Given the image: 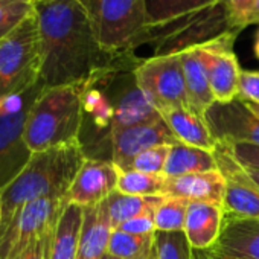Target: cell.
Here are the masks:
<instances>
[{"label": "cell", "instance_id": "cell-1", "mask_svg": "<svg viewBox=\"0 0 259 259\" xmlns=\"http://www.w3.org/2000/svg\"><path fill=\"white\" fill-rule=\"evenodd\" d=\"M35 13L43 87L87 85L108 70L139 60L136 54L105 51L78 0H38Z\"/></svg>", "mask_w": 259, "mask_h": 259}, {"label": "cell", "instance_id": "cell-2", "mask_svg": "<svg viewBox=\"0 0 259 259\" xmlns=\"http://www.w3.org/2000/svg\"><path fill=\"white\" fill-rule=\"evenodd\" d=\"M85 159L79 141L34 153L25 169L0 191V238L10 232L29 203L46 197L64 200Z\"/></svg>", "mask_w": 259, "mask_h": 259}, {"label": "cell", "instance_id": "cell-3", "mask_svg": "<svg viewBox=\"0 0 259 259\" xmlns=\"http://www.w3.org/2000/svg\"><path fill=\"white\" fill-rule=\"evenodd\" d=\"M84 111V85L43 87L26 117L28 148L41 153L78 142Z\"/></svg>", "mask_w": 259, "mask_h": 259}, {"label": "cell", "instance_id": "cell-4", "mask_svg": "<svg viewBox=\"0 0 259 259\" xmlns=\"http://www.w3.org/2000/svg\"><path fill=\"white\" fill-rule=\"evenodd\" d=\"M101 46L108 52H130L144 45L148 29L145 0H78Z\"/></svg>", "mask_w": 259, "mask_h": 259}, {"label": "cell", "instance_id": "cell-5", "mask_svg": "<svg viewBox=\"0 0 259 259\" xmlns=\"http://www.w3.org/2000/svg\"><path fill=\"white\" fill-rule=\"evenodd\" d=\"M41 52L37 13L0 41V102L40 82Z\"/></svg>", "mask_w": 259, "mask_h": 259}, {"label": "cell", "instance_id": "cell-6", "mask_svg": "<svg viewBox=\"0 0 259 259\" xmlns=\"http://www.w3.org/2000/svg\"><path fill=\"white\" fill-rule=\"evenodd\" d=\"M41 90L43 84L38 82L0 102V191L25 169L34 154L25 139V126L28 113Z\"/></svg>", "mask_w": 259, "mask_h": 259}, {"label": "cell", "instance_id": "cell-7", "mask_svg": "<svg viewBox=\"0 0 259 259\" xmlns=\"http://www.w3.org/2000/svg\"><path fill=\"white\" fill-rule=\"evenodd\" d=\"M138 87L159 110L189 108L180 54L153 55L135 69Z\"/></svg>", "mask_w": 259, "mask_h": 259}, {"label": "cell", "instance_id": "cell-8", "mask_svg": "<svg viewBox=\"0 0 259 259\" xmlns=\"http://www.w3.org/2000/svg\"><path fill=\"white\" fill-rule=\"evenodd\" d=\"M64 207V200L52 197L29 203L10 232L0 238V259H17L35 239L58 224Z\"/></svg>", "mask_w": 259, "mask_h": 259}, {"label": "cell", "instance_id": "cell-9", "mask_svg": "<svg viewBox=\"0 0 259 259\" xmlns=\"http://www.w3.org/2000/svg\"><path fill=\"white\" fill-rule=\"evenodd\" d=\"M236 37V32H227L195 48L206 69L215 102L227 104L238 98L241 69L233 52V43Z\"/></svg>", "mask_w": 259, "mask_h": 259}, {"label": "cell", "instance_id": "cell-10", "mask_svg": "<svg viewBox=\"0 0 259 259\" xmlns=\"http://www.w3.org/2000/svg\"><path fill=\"white\" fill-rule=\"evenodd\" d=\"M218 169L226 179L223 209L227 213L259 218V188L250 180L245 169L232 154L227 144L218 142L215 150Z\"/></svg>", "mask_w": 259, "mask_h": 259}, {"label": "cell", "instance_id": "cell-11", "mask_svg": "<svg viewBox=\"0 0 259 259\" xmlns=\"http://www.w3.org/2000/svg\"><path fill=\"white\" fill-rule=\"evenodd\" d=\"M110 142L113 165L117 169L125 171L138 154L154 147L172 145L177 139L163 117H159L141 125L113 130L110 132Z\"/></svg>", "mask_w": 259, "mask_h": 259}, {"label": "cell", "instance_id": "cell-12", "mask_svg": "<svg viewBox=\"0 0 259 259\" xmlns=\"http://www.w3.org/2000/svg\"><path fill=\"white\" fill-rule=\"evenodd\" d=\"M204 119L217 142L259 147V117L238 98L227 104L213 102Z\"/></svg>", "mask_w": 259, "mask_h": 259}, {"label": "cell", "instance_id": "cell-13", "mask_svg": "<svg viewBox=\"0 0 259 259\" xmlns=\"http://www.w3.org/2000/svg\"><path fill=\"white\" fill-rule=\"evenodd\" d=\"M119 169L113 162L85 159L78 171L64 201L81 207L98 206L117 189Z\"/></svg>", "mask_w": 259, "mask_h": 259}, {"label": "cell", "instance_id": "cell-14", "mask_svg": "<svg viewBox=\"0 0 259 259\" xmlns=\"http://www.w3.org/2000/svg\"><path fill=\"white\" fill-rule=\"evenodd\" d=\"M213 254L230 259H259V218L224 212Z\"/></svg>", "mask_w": 259, "mask_h": 259}, {"label": "cell", "instance_id": "cell-15", "mask_svg": "<svg viewBox=\"0 0 259 259\" xmlns=\"http://www.w3.org/2000/svg\"><path fill=\"white\" fill-rule=\"evenodd\" d=\"M159 117H162L159 110L138 87L135 79V69L123 70L120 73L119 96L113 107L110 132L151 122Z\"/></svg>", "mask_w": 259, "mask_h": 259}, {"label": "cell", "instance_id": "cell-16", "mask_svg": "<svg viewBox=\"0 0 259 259\" xmlns=\"http://www.w3.org/2000/svg\"><path fill=\"white\" fill-rule=\"evenodd\" d=\"M168 195L180 197L197 203H212L223 206L226 194V179L220 169L189 174L168 180Z\"/></svg>", "mask_w": 259, "mask_h": 259}, {"label": "cell", "instance_id": "cell-17", "mask_svg": "<svg viewBox=\"0 0 259 259\" xmlns=\"http://www.w3.org/2000/svg\"><path fill=\"white\" fill-rule=\"evenodd\" d=\"M224 218L223 206L191 201L188 206L185 235L195 250H209L215 245Z\"/></svg>", "mask_w": 259, "mask_h": 259}, {"label": "cell", "instance_id": "cell-18", "mask_svg": "<svg viewBox=\"0 0 259 259\" xmlns=\"http://www.w3.org/2000/svg\"><path fill=\"white\" fill-rule=\"evenodd\" d=\"M160 116L179 142L215 153L218 142L213 138L204 116L197 114L189 108L162 110Z\"/></svg>", "mask_w": 259, "mask_h": 259}, {"label": "cell", "instance_id": "cell-19", "mask_svg": "<svg viewBox=\"0 0 259 259\" xmlns=\"http://www.w3.org/2000/svg\"><path fill=\"white\" fill-rule=\"evenodd\" d=\"M111 224L105 203L84 207V220L76 250V259H104L107 254Z\"/></svg>", "mask_w": 259, "mask_h": 259}, {"label": "cell", "instance_id": "cell-20", "mask_svg": "<svg viewBox=\"0 0 259 259\" xmlns=\"http://www.w3.org/2000/svg\"><path fill=\"white\" fill-rule=\"evenodd\" d=\"M180 58H182V67H183V75H185L189 110H192L197 114L204 116V113L215 102L206 69L195 48L180 52Z\"/></svg>", "mask_w": 259, "mask_h": 259}, {"label": "cell", "instance_id": "cell-21", "mask_svg": "<svg viewBox=\"0 0 259 259\" xmlns=\"http://www.w3.org/2000/svg\"><path fill=\"white\" fill-rule=\"evenodd\" d=\"M213 169H218V163L213 153L177 141L169 147L163 176L171 180Z\"/></svg>", "mask_w": 259, "mask_h": 259}, {"label": "cell", "instance_id": "cell-22", "mask_svg": "<svg viewBox=\"0 0 259 259\" xmlns=\"http://www.w3.org/2000/svg\"><path fill=\"white\" fill-rule=\"evenodd\" d=\"M84 207L78 204H66L55 229L51 259H76Z\"/></svg>", "mask_w": 259, "mask_h": 259}, {"label": "cell", "instance_id": "cell-23", "mask_svg": "<svg viewBox=\"0 0 259 259\" xmlns=\"http://www.w3.org/2000/svg\"><path fill=\"white\" fill-rule=\"evenodd\" d=\"M223 0H145L148 28L162 26L198 14Z\"/></svg>", "mask_w": 259, "mask_h": 259}, {"label": "cell", "instance_id": "cell-24", "mask_svg": "<svg viewBox=\"0 0 259 259\" xmlns=\"http://www.w3.org/2000/svg\"><path fill=\"white\" fill-rule=\"evenodd\" d=\"M165 195H154V197H139L119 192L117 189L108 195L104 203L108 212L111 229H117L125 221L132 220L148 209L157 207L159 203L163 200Z\"/></svg>", "mask_w": 259, "mask_h": 259}, {"label": "cell", "instance_id": "cell-25", "mask_svg": "<svg viewBox=\"0 0 259 259\" xmlns=\"http://www.w3.org/2000/svg\"><path fill=\"white\" fill-rule=\"evenodd\" d=\"M168 188V179L163 174H148L139 171H120L117 180V191L130 195L154 197L165 195Z\"/></svg>", "mask_w": 259, "mask_h": 259}, {"label": "cell", "instance_id": "cell-26", "mask_svg": "<svg viewBox=\"0 0 259 259\" xmlns=\"http://www.w3.org/2000/svg\"><path fill=\"white\" fill-rule=\"evenodd\" d=\"M153 247L154 235L139 236L113 229L108 239L107 254L119 259H148Z\"/></svg>", "mask_w": 259, "mask_h": 259}, {"label": "cell", "instance_id": "cell-27", "mask_svg": "<svg viewBox=\"0 0 259 259\" xmlns=\"http://www.w3.org/2000/svg\"><path fill=\"white\" fill-rule=\"evenodd\" d=\"M189 201L165 194L154 210L156 232H183Z\"/></svg>", "mask_w": 259, "mask_h": 259}, {"label": "cell", "instance_id": "cell-28", "mask_svg": "<svg viewBox=\"0 0 259 259\" xmlns=\"http://www.w3.org/2000/svg\"><path fill=\"white\" fill-rule=\"evenodd\" d=\"M35 14L32 0H0V41Z\"/></svg>", "mask_w": 259, "mask_h": 259}, {"label": "cell", "instance_id": "cell-29", "mask_svg": "<svg viewBox=\"0 0 259 259\" xmlns=\"http://www.w3.org/2000/svg\"><path fill=\"white\" fill-rule=\"evenodd\" d=\"M154 247L159 259H192V247L185 232H156Z\"/></svg>", "mask_w": 259, "mask_h": 259}, {"label": "cell", "instance_id": "cell-30", "mask_svg": "<svg viewBox=\"0 0 259 259\" xmlns=\"http://www.w3.org/2000/svg\"><path fill=\"white\" fill-rule=\"evenodd\" d=\"M233 31L241 32L250 25L259 23V0H227Z\"/></svg>", "mask_w": 259, "mask_h": 259}, {"label": "cell", "instance_id": "cell-31", "mask_svg": "<svg viewBox=\"0 0 259 259\" xmlns=\"http://www.w3.org/2000/svg\"><path fill=\"white\" fill-rule=\"evenodd\" d=\"M169 147L171 145H160V147L145 150L144 153L138 154L133 159L128 169L139 171V172H148V174H163ZM128 169H125V171H128Z\"/></svg>", "mask_w": 259, "mask_h": 259}, {"label": "cell", "instance_id": "cell-32", "mask_svg": "<svg viewBox=\"0 0 259 259\" xmlns=\"http://www.w3.org/2000/svg\"><path fill=\"white\" fill-rule=\"evenodd\" d=\"M154 210L148 209L144 213L125 221L123 224H120L117 229L126 233H132V235H139V236H153L156 233V221H154Z\"/></svg>", "mask_w": 259, "mask_h": 259}, {"label": "cell", "instance_id": "cell-33", "mask_svg": "<svg viewBox=\"0 0 259 259\" xmlns=\"http://www.w3.org/2000/svg\"><path fill=\"white\" fill-rule=\"evenodd\" d=\"M238 99L245 104H259V72L241 70L238 81Z\"/></svg>", "mask_w": 259, "mask_h": 259}, {"label": "cell", "instance_id": "cell-34", "mask_svg": "<svg viewBox=\"0 0 259 259\" xmlns=\"http://www.w3.org/2000/svg\"><path fill=\"white\" fill-rule=\"evenodd\" d=\"M55 229L57 226L48 230L38 239H35L17 259H51V248H52Z\"/></svg>", "mask_w": 259, "mask_h": 259}, {"label": "cell", "instance_id": "cell-35", "mask_svg": "<svg viewBox=\"0 0 259 259\" xmlns=\"http://www.w3.org/2000/svg\"><path fill=\"white\" fill-rule=\"evenodd\" d=\"M224 144V142H223ZM235 159L244 168L259 169V147L250 144H227Z\"/></svg>", "mask_w": 259, "mask_h": 259}, {"label": "cell", "instance_id": "cell-36", "mask_svg": "<svg viewBox=\"0 0 259 259\" xmlns=\"http://www.w3.org/2000/svg\"><path fill=\"white\" fill-rule=\"evenodd\" d=\"M192 259H215L210 250H195L192 248Z\"/></svg>", "mask_w": 259, "mask_h": 259}, {"label": "cell", "instance_id": "cell-37", "mask_svg": "<svg viewBox=\"0 0 259 259\" xmlns=\"http://www.w3.org/2000/svg\"><path fill=\"white\" fill-rule=\"evenodd\" d=\"M247 176L250 177V180L259 188V169H253V168H244Z\"/></svg>", "mask_w": 259, "mask_h": 259}, {"label": "cell", "instance_id": "cell-38", "mask_svg": "<svg viewBox=\"0 0 259 259\" xmlns=\"http://www.w3.org/2000/svg\"><path fill=\"white\" fill-rule=\"evenodd\" d=\"M247 107L251 110V113H253L256 117H259V104H247Z\"/></svg>", "mask_w": 259, "mask_h": 259}, {"label": "cell", "instance_id": "cell-39", "mask_svg": "<svg viewBox=\"0 0 259 259\" xmlns=\"http://www.w3.org/2000/svg\"><path fill=\"white\" fill-rule=\"evenodd\" d=\"M254 54H256V57L259 58V32H257V37H256V43H254Z\"/></svg>", "mask_w": 259, "mask_h": 259}, {"label": "cell", "instance_id": "cell-40", "mask_svg": "<svg viewBox=\"0 0 259 259\" xmlns=\"http://www.w3.org/2000/svg\"><path fill=\"white\" fill-rule=\"evenodd\" d=\"M148 259H159L157 257V251H156V247H153V250H151V253H150V257Z\"/></svg>", "mask_w": 259, "mask_h": 259}, {"label": "cell", "instance_id": "cell-41", "mask_svg": "<svg viewBox=\"0 0 259 259\" xmlns=\"http://www.w3.org/2000/svg\"><path fill=\"white\" fill-rule=\"evenodd\" d=\"M210 253H212V251H210ZM212 254H213V253H212ZM213 257H215V259H230V257H221V256H217V254H213Z\"/></svg>", "mask_w": 259, "mask_h": 259}, {"label": "cell", "instance_id": "cell-42", "mask_svg": "<svg viewBox=\"0 0 259 259\" xmlns=\"http://www.w3.org/2000/svg\"><path fill=\"white\" fill-rule=\"evenodd\" d=\"M108 259H119V257H113V256H108Z\"/></svg>", "mask_w": 259, "mask_h": 259}, {"label": "cell", "instance_id": "cell-43", "mask_svg": "<svg viewBox=\"0 0 259 259\" xmlns=\"http://www.w3.org/2000/svg\"><path fill=\"white\" fill-rule=\"evenodd\" d=\"M104 259H108V254H105V257Z\"/></svg>", "mask_w": 259, "mask_h": 259}, {"label": "cell", "instance_id": "cell-44", "mask_svg": "<svg viewBox=\"0 0 259 259\" xmlns=\"http://www.w3.org/2000/svg\"><path fill=\"white\" fill-rule=\"evenodd\" d=\"M32 2H34V4H35V2H38V0H32Z\"/></svg>", "mask_w": 259, "mask_h": 259}]
</instances>
